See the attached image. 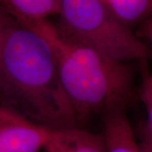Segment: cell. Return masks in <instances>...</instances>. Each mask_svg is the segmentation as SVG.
<instances>
[{
    "label": "cell",
    "instance_id": "9",
    "mask_svg": "<svg viewBox=\"0 0 152 152\" xmlns=\"http://www.w3.org/2000/svg\"><path fill=\"white\" fill-rule=\"evenodd\" d=\"M142 80L136 96L143 104L145 118L140 131V140L152 143V76L148 69V60L139 61Z\"/></svg>",
    "mask_w": 152,
    "mask_h": 152
},
{
    "label": "cell",
    "instance_id": "12",
    "mask_svg": "<svg viewBox=\"0 0 152 152\" xmlns=\"http://www.w3.org/2000/svg\"><path fill=\"white\" fill-rule=\"evenodd\" d=\"M0 119H8V120H15V119H20L16 117L11 115L9 113L5 112L4 110L0 108ZM21 120V119H20Z\"/></svg>",
    "mask_w": 152,
    "mask_h": 152
},
{
    "label": "cell",
    "instance_id": "3",
    "mask_svg": "<svg viewBox=\"0 0 152 152\" xmlns=\"http://www.w3.org/2000/svg\"><path fill=\"white\" fill-rule=\"evenodd\" d=\"M58 15L63 32L112 59L130 63L151 58V48L103 0H60Z\"/></svg>",
    "mask_w": 152,
    "mask_h": 152
},
{
    "label": "cell",
    "instance_id": "11",
    "mask_svg": "<svg viewBox=\"0 0 152 152\" xmlns=\"http://www.w3.org/2000/svg\"><path fill=\"white\" fill-rule=\"evenodd\" d=\"M137 152H152V143L138 142V151Z\"/></svg>",
    "mask_w": 152,
    "mask_h": 152
},
{
    "label": "cell",
    "instance_id": "10",
    "mask_svg": "<svg viewBox=\"0 0 152 152\" xmlns=\"http://www.w3.org/2000/svg\"><path fill=\"white\" fill-rule=\"evenodd\" d=\"M0 3V51L3 42V37H4V24H5V16H6V9L4 5L1 6Z\"/></svg>",
    "mask_w": 152,
    "mask_h": 152
},
{
    "label": "cell",
    "instance_id": "6",
    "mask_svg": "<svg viewBox=\"0 0 152 152\" xmlns=\"http://www.w3.org/2000/svg\"><path fill=\"white\" fill-rule=\"evenodd\" d=\"M106 152H137L135 133L127 118L126 112L117 111L103 117Z\"/></svg>",
    "mask_w": 152,
    "mask_h": 152
},
{
    "label": "cell",
    "instance_id": "8",
    "mask_svg": "<svg viewBox=\"0 0 152 152\" xmlns=\"http://www.w3.org/2000/svg\"><path fill=\"white\" fill-rule=\"evenodd\" d=\"M120 21L131 29L151 13L152 0H103Z\"/></svg>",
    "mask_w": 152,
    "mask_h": 152
},
{
    "label": "cell",
    "instance_id": "1",
    "mask_svg": "<svg viewBox=\"0 0 152 152\" xmlns=\"http://www.w3.org/2000/svg\"><path fill=\"white\" fill-rule=\"evenodd\" d=\"M0 108L51 131L80 128L50 45L7 10L0 51Z\"/></svg>",
    "mask_w": 152,
    "mask_h": 152
},
{
    "label": "cell",
    "instance_id": "2",
    "mask_svg": "<svg viewBox=\"0 0 152 152\" xmlns=\"http://www.w3.org/2000/svg\"><path fill=\"white\" fill-rule=\"evenodd\" d=\"M48 42L61 85L80 127L91 117L127 109L135 100L134 71L130 63L112 59L63 32L46 20L19 19Z\"/></svg>",
    "mask_w": 152,
    "mask_h": 152
},
{
    "label": "cell",
    "instance_id": "13",
    "mask_svg": "<svg viewBox=\"0 0 152 152\" xmlns=\"http://www.w3.org/2000/svg\"><path fill=\"white\" fill-rule=\"evenodd\" d=\"M0 3L4 6V4H5V0H0Z\"/></svg>",
    "mask_w": 152,
    "mask_h": 152
},
{
    "label": "cell",
    "instance_id": "4",
    "mask_svg": "<svg viewBox=\"0 0 152 152\" xmlns=\"http://www.w3.org/2000/svg\"><path fill=\"white\" fill-rule=\"evenodd\" d=\"M53 132L20 119H0V152H40Z\"/></svg>",
    "mask_w": 152,
    "mask_h": 152
},
{
    "label": "cell",
    "instance_id": "7",
    "mask_svg": "<svg viewBox=\"0 0 152 152\" xmlns=\"http://www.w3.org/2000/svg\"><path fill=\"white\" fill-rule=\"evenodd\" d=\"M60 0H5L4 8L12 15L26 20H46L58 15Z\"/></svg>",
    "mask_w": 152,
    "mask_h": 152
},
{
    "label": "cell",
    "instance_id": "5",
    "mask_svg": "<svg viewBox=\"0 0 152 152\" xmlns=\"http://www.w3.org/2000/svg\"><path fill=\"white\" fill-rule=\"evenodd\" d=\"M46 152H106L102 133L74 128L54 131L44 147Z\"/></svg>",
    "mask_w": 152,
    "mask_h": 152
}]
</instances>
